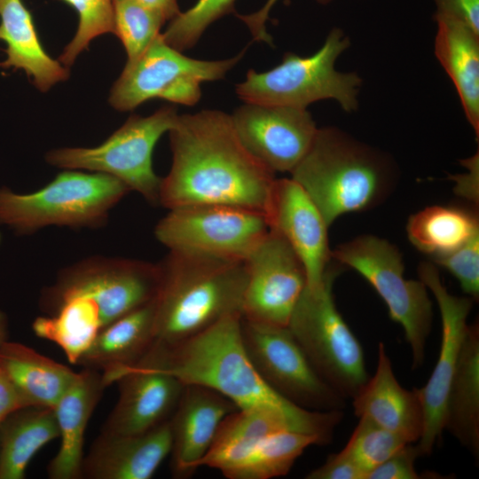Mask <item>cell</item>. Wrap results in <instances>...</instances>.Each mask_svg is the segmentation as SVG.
I'll return each mask as SVG.
<instances>
[{
    "instance_id": "cell-1",
    "label": "cell",
    "mask_w": 479,
    "mask_h": 479,
    "mask_svg": "<svg viewBox=\"0 0 479 479\" xmlns=\"http://www.w3.org/2000/svg\"><path fill=\"white\" fill-rule=\"evenodd\" d=\"M169 134L172 164L161 177L159 205H228L265 216L275 173L245 148L231 115L219 110L178 115Z\"/></svg>"
},
{
    "instance_id": "cell-2",
    "label": "cell",
    "mask_w": 479,
    "mask_h": 479,
    "mask_svg": "<svg viewBox=\"0 0 479 479\" xmlns=\"http://www.w3.org/2000/svg\"><path fill=\"white\" fill-rule=\"evenodd\" d=\"M241 314L227 316L201 333L170 347L153 343L151 356L157 365L185 384L210 388L239 409L271 412L286 418L298 432L328 444L342 411L302 408L272 390L261 378L244 349Z\"/></svg>"
},
{
    "instance_id": "cell-3",
    "label": "cell",
    "mask_w": 479,
    "mask_h": 479,
    "mask_svg": "<svg viewBox=\"0 0 479 479\" xmlns=\"http://www.w3.org/2000/svg\"><path fill=\"white\" fill-rule=\"evenodd\" d=\"M158 264L155 343L170 347L227 316L242 315L247 282L244 262L169 250Z\"/></svg>"
},
{
    "instance_id": "cell-4",
    "label": "cell",
    "mask_w": 479,
    "mask_h": 479,
    "mask_svg": "<svg viewBox=\"0 0 479 479\" xmlns=\"http://www.w3.org/2000/svg\"><path fill=\"white\" fill-rule=\"evenodd\" d=\"M291 175L328 226L342 215L380 204L394 183L389 161L335 128L318 130L310 148Z\"/></svg>"
},
{
    "instance_id": "cell-5",
    "label": "cell",
    "mask_w": 479,
    "mask_h": 479,
    "mask_svg": "<svg viewBox=\"0 0 479 479\" xmlns=\"http://www.w3.org/2000/svg\"><path fill=\"white\" fill-rule=\"evenodd\" d=\"M130 192L114 177L67 169L30 193L0 187V225L18 235L49 226L97 228L105 224L110 210Z\"/></svg>"
},
{
    "instance_id": "cell-6",
    "label": "cell",
    "mask_w": 479,
    "mask_h": 479,
    "mask_svg": "<svg viewBox=\"0 0 479 479\" xmlns=\"http://www.w3.org/2000/svg\"><path fill=\"white\" fill-rule=\"evenodd\" d=\"M338 274L332 261L320 284L306 286L287 327L319 376L343 398L352 399L369 376L363 348L334 302Z\"/></svg>"
},
{
    "instance_id": "cell-7",
    "label": "cell",
    "mask_w": 479,
    "mask_h": 479,
    "mask_svg": "<svg viewBox=\"0 0 479 479\" xmlns=\"http://www.w3.org/2000/svg\"><path fill=\"white\" fill-rule=\"evenodd\" d=\"M349 40L334 28L314 54L301 57L287 52L281 63L258 73L250 69L236 92L246 103L306 108L321 99H334L346 112L356 111L362 83L355 73L335 69L337 58L349 47Z\"/></svg>"
},
{
    "instance_id": "cell-8",
    "label": "cell",
    "mask_w": 479,
    "mask_h": 479,
    "mask_svg": "<svg viewBox=\"0 0 479 479\" xmlns=\"http://www.w3.org/2000/svg\"><path fill=\"white\" fill-rule=\"evenodd\" d=\"M159 287L158 263L92 256L62 269L43 292L40 305L49 315L66 301L84 300L96 310L102 329L153 301Z\"/></svg>"
},
{
    "instance_id": "cell-9",
    "label": "cell",
    "mask_w": 479,
    "mask_h": 479,
    "mask_svg": "<svg viewBox=\"0 0 479 479\" xmlns=\"http://www.w3.org/2000/svg\"><path fill=\"white\" fill-rule=\"evenodd\" d=\"M332 258L357 271L373 286L386 303L391 319L404 330L412 368L420 367L432 327V302L420 279L404 278L398 248L377 236L361 235L337 247Z\"/></svg>"
},
{
    "instance_id": "cell-10",
    "label": "cell",
    "mask_w": 479,
    "mask_h": 479,
    "mask_svg": "<svg viewBox=\"0 0 479 479\" xmlns=\"http://www.w3.org/2000/svg\"><path fill=\"white\" fill-rule=\"evenodd\" d=\"M174 106L153 114L131 115L104 143L95 147H63L46 153V161L64 169H86L114 177L153 205L159 204L161 177L153 168V152L161 137L175 125Z\"/></svg>"
},
{
    "instance_id": "cell-11",
    "label": "cell",
    "mask_w": 479,
    "mask_h": 479,
    "mask_svg": "<svg viewBox=\"0 0 479 479\" xmlns=\"http://www.w3.org/2000/svg\"><path fill=\"white\" fill-rule=\"evenodd\" d=\"M245 50L227 59H196L169 45L160 33L137 59L126 63L111 89L109 103L118 111L132 110L153 98L193 106L201 97V83L224 78Z\"/></svg>"
},
{
    "instance_id": "cell-12",
    "label": "cell",
    "mask_w": 479,
    "mask_h": 479,
    "mask_svg": "<svg viewBox=\"0 0 479 479\" xmlns=\"http://www.w3.org/2000/svg\"><path fill=\"white\" fill-rule=\"evenodd\" d=\"M240 334L251 363L277 394L312 411L345 407V398L319 376L287 326L250 321L241 316Z\"/></svg>"
},
{
    "instance_id": "cell-13",
    "label": "cell",
    "mask_w": 479,
    "mask_h": 479,
    "mask_svg": "<svg viewBox=\"0 0 479 479\" xmlns=\"http://www.w3.org/2000/svg\"><path fill=\"white\" fill-rule=\"evenodd\" d=\"M263 214L244 208L200 204L169 209L154 235L169 250L244 262L269 232Z\"/></svg>"
},
{
    "instance_id": "cell-14",
    "label": "cell",
    "mask_w": 479,
    "mask_h": 479,
    "mask_svg": "<svg viewBox=\"0 0 479 479\" xmlns=\"http://www.w3.org/2000/svg\"><path fill=\"white\" fill-rule=\"evenodd\" d=\"M244 263L242 318L287 326L307 286L301 259L280 235L270 230Z\"/></svg>"
},
{
    "instance_id": "cell-15",
    "label": "cell",
    "mask_w": 479,
    "mask_h": 479,
    "mask_svg": "<svg viewBox=\"0 0 479 479\" xmlns=\"http://www.w3.org/2000/svg\"><path fill=\"white\" fill-rule=\"evenodd\" d=\"M420 279L436 301L442 322L440 351L436 364L426 383L418 392L423 407V432L417 442L421 456L431 454L442 437L444 410L449 388L467 333V319L474 299L452 294L442 282L436 266L421 263L418 268Z\"/></svg>"
},
{
    "instance_id": "cell-16",
    "label": "cell",
    "mask_w": 479,
    "mask_h": 479,
    "mask_svg": "<svg viewBox=\"0 0 479 479\" xmlns=\"http://www.w3.org/2000/svg\"><path fill=\"white\" fill-rule=\"evenodd\" d=\"M231 117L245 148L274 173H291L318 130L306 108L246 103Z\"/></svg>"
},
{
    "instance_id": "cell-17",
    "label": "cell",
    "mask_w": 479,
    "mask_h": 479,
    "mask_svg": "<svg viewBox=\"0 0 479 479\" xmlns=\"http://www.w3.org/2000/svg\"><path fill=\"white\" fill-rule=\"evenodd\" d=\"M148 351L136 365L103 374L106 386L119 387L118 401L103 432L140 434L171 417L185 384L160 367Z\"/></svg>"
},
{
    "instance_id": "cell-18",
    "label": "cell",
    "mask_w": 479,
    "mask_h": 479,
    "mask_svg": "<svg viewBox=\"0 0 479 479\" xmlns=\"http://www.w3.org/2000/svg\"><path fill=\"white\" fill-rule=\"evenodd\" d=\"M265 217L270 230L280 235L301 259L307 286L320 284L333 261L329 226L306 192L292 178H276Z\"/></svg>"
},
{
    "instance_id": "cell-19",
    "label": "cell",
    "mask_w": 479,
    "mask_h": 479,
    "mask_svg": "<svg viewBox=\"0 0 479 479\" xmlns=\"http://www.w3.org/2000/svg\"><path fill=\"white\" fill-rule=\"evenodd\" d=\"M239 408L219 392L199 384H185L169 418L171 465L175 475L193 474L210 449L223 420Z\"/></svg>"
},
{
    "instance_id": "cell-20",
    "label": "cell",
    "mask_w": 479,
    "mask_h": 479,
    "mask_svg": "<svg viewBox=\"0 0 479 479\" xmlns=\"http://www.w3.org/2000/svg\"><path fill=\"white\" fill-rule=\"evenodd\" d=\"M169 420L140 434L103 432L95 439L82 465V478L149 479L170 454Z\"/></svg>"
},
{
    "instance_id": "cell-21",
    "label": "cell",
    "mask_w": 479,
    "mask_h": 479,
    "mask_svg": "<svg viewBox=\"0 0 479 479\" xmlns=\"http://www.w3.org/2000/svg\"><path fill=\"white\" fill-rule=\"evenodd\" d=\"M352 406L358 418L370 419L407 443H417L422 435L424 413L418 389L400 385L383 342L378 344L375 373L352 398Z\"/></svg>"
},
{
    "instance_id": "cell-22",
    "label": "cell",
    "mask_w": 479,
    "mask_h": 479,
    "mask_svg": "<svg viewBox=\"0 0 479 479\" xmlns=\"http://www.w3.org/2000/svg\"><path fill=\"white\" fill-rule=\"evenodd\" d=\"M106 387L101 372L83 368L53 407L60 445L47 467L51 479L82 478L85 429Z\"/></svg>"
},
{
    "instance_id": "cell-23",
    "label": "cell",
    "mask_w": 479,
    "mask_h": 479,
    "mask_svg": "<svg viewBox=\"0 0 479 479\" xmlns=\"http://www.w3.org/2000/svg\"><path fill=\"white\" fill-rule=\"evenodd\" d=\"M0 40L6 44L0 68L23 70L41 91L69 76L67 67L44 51L33 16L22 0H0Z\"/></svg>"
},
{
    "instance_id": "cell-24",
    "label": "cell",
    "mask_w": 479,
    "mask_h": 479,
    "mask_svg": "<svg viewBox=\"0 0 479 479\" xmlns=\"http://www.w3.org/2000/svg\"><path fill=\"white\" fill-rule=\"evenodd\" d=\"M155 341V298L102 328L77 365L110 373L136 365Z\"/></svg>"
},
{
    "instance_id": "cell-25",
    "label": "cell",
    "mask_w": 479,
    "mask_h": 479,
    "mask_svg": "<svg viewBox=\"0 0 479 479\" xmlns=\"http://www.w3.org/2000/svg\"><path fill=\"white\" fill-rule=\"evenodd\" d=\"M435 54L452 79L466 117L479 135V34L463 22L436 15Z\"/></svg>"
},
{
    "instance_id": "cell-26",
    "label": "cell",
    "mask_w": 479,
    "mask_h": 479,
    "mask_svg": "<svg viewBox=\"0 0 479 479\" xmlns=\"http://www.w3.org/2000/svg\"><path fill=\"white\" fill-rule=\"evenodd\" d=\"M444 429L479 455V326H468L447 394Z\"/></svg>"
},
{
    "instance_id": "cell-27",
    "label": "cell",
    "mask_w": 479,
    "mask_h": 479,
    "mask_svg": "<svg viewBox=\"0 0 479 479\" xmlns=\"http://www.w3.org/2000/svg\"><path fill=\"white\" fill-rule=\"evenodd\" d=\"M0 368L27 406L52 409L77 376L69 367L11 341L0 349Z\"/></svg>"
},
{
    "instance_id": "cell-28",
    "label": "cell",
    "mask_w": 479,
    "mask_h": 479,
    "mask_svg": "<svg viewBox=\"0 0 479 479\" xmlns=\"http://www.w3.org/2000/svg\"><path fill=\"white\" fill-rule=\"evenodd\" d=\"M59 436L52 408L29 405L11 413L0 424V479H24L37 452Z\"/></svg>"
},
{
    "instance_id": "cell-29",
    "label": "cell",
    "mask_w": 479,
    "mask_h": 479,
    "mask_svg": "<svg viewBox=\"0 0 479 479\" xmlns=\"http://www.w3.org/2000/svg\"><path fill=\"white\" fill-rule=\"evenodd\" d=\"M295 431L283 416L257 409H238L221 422L200 467L216 468L224 475L238 466L266 436Z\"/></svg>"
},
{
    "instance_id": "cell-30",
    "label": "cell",
    "mask_w": 479,
    "mask_h": 479,
    "mask_svg": "<svg viewBox=\"0 0 479 479\" xmlns=\"http://www.w3.org/2000/svg\"><path fill=\"white\" fill-rule=\"evenodd\" d=\"M411 243L432 259L447 255L479 233L473 212L456 207L431 206L412 215L406 225Z\"/></svg>"
},
{
    "instance_id": "cell-31",
    "label": "cell",
    "mask_w": 479,
    "mask_h": 479,
    "mask_svg": "<svg viewBox=\"0 0 479 479\" xmlns=\"http://www.w3.org/2000/svg\"><path fill=\"white\" fill-rule=\"evenodd\" d=\"M32 329L38 337L59 345L68 361L77 365L101 330V325L90 304L82 299H71L61 303L52 313L36 318Z\"/></svg>"
},
{
    "instance_id": "cell-32",
    "label": "cell",
    "mask_w": 479,
    "mask_h": 479,
    "mask_svg": "<svg viewBox=\"0 0 479 479\" xmlns=\"http://www.w3.org/2000/svg\"><path fill=\"white\" fill-rule=\"evenodd\" d=\"M313 444H323L318 436L302 432L272 433L263 437L224 476L230 479H271L286 475L295 460Z\"/></svg>"
},
{
    "instance_id": "cell-33",
    "label": "cell",
    "mask_w": 479,
    "mask_h": 479,
    "mask_svg": "<svg viewBox=\"0 0 479 479\" xmlns=\"http://www.w3.org/2000/svg\"><path fill=\"white\" fill-rule=\"evenodd\" d=\"M114 34L122 42L127 62L137 59L161 33L166 20L136 0H113Z\"/></svg>"
},
{
    "instance_id": "cell-34",
    "label": "cell",
    "mask_w": 479,
    "mask_h": 479,
    "mask_svg": "<svg viewBox=\"0 0 479 479\" xmlns=\"http://www.w3.org/2000/svg\"><path fill=\"white\" fill-rule=\"evenodd\" d=\"M407 443L368 418L361 417L349 440L342 450L367 474Z\"/></svg>"
},
{
    "instance_id": "cell-35",
    "label": "cell",
    "mask_w": 479,
    "mask_h": 479,
    "mask_svg": "<svg viewBox=\"0 0 479 479\" xmlns=\"http://www.w3.org/2000/svg\"><path fill=\"white\" fill-rule=\"evenodd\" d=\"M235 0H198L193 6L170 20L165 42L179 51L194 46L206 28L216 20L234 12Z\"/></svg>"
},
{
    "instance_id": "cell-36",
    "label": "cell",
    "mask_w": 479,
    "mask_h": 479,
    "mask_svg": "<svg viewBox=\"0 0 479 479\" xmlns=\"http://www.w3.org/2000/svg\"><path fill=\"white\" fill-rule=\"evenodd\" d=\"M73 7L78 13L76 33L65 47L59 61L70 67L96 37L114 33L113 0H61Z\"/></svg>"
},
{
    "instance_id": "cell-37",
    "label": "cell",
    "mask_w": 479,
    "mask_h": 479,
    "mask_svg": "<svg viewBox=\"0 0 479 479\" xmlns=\"http://www.w3.org/2000/svg\"><path fill=\"white\" fill-rule=\"evenodd\" d=\"M449 271L459 281L463 292L474 300L479 296V233L451 254L432 259Z\"/></svg>"
},
{
    "instance_id": "cell-38",
    "label": "cell",
    "mask_w": 479,
    "mask_h": 479,
    "mask_svg": "<svg viewBox=\"0 0 479 479\" xmlns=\"http://www.w3.org/2000/svg\"><path fill=\"white\" fill-rule=\"evenodd\" d=\"M421 456L419 447L409 443L393 453L381 464L372 469L366 479H420L415 460Z\"/></svg>"
},
{
    "instance_id": "cell-39",
    "label": "cell",
    "mask_w": 479,
    "mask_h": 479,
    "mask_svg": "<svg viewBox=\"0 0 479 479\" xmlns=\"http://www.w3.org/2000/svg\"><path fill=\"white\" fill-rule=\"evenodd\" d=\"M307 479H365V473L342 451L331 454Z\"/></svg>"
},
{
    "instance_id": "cell-40",
    "label": "cell",
    "mask_w": 479,
    "mask_h": 479,
    "mask_svg": "<svg viewBox=\"0 0 479 479\" xmlns=\"http://www.w3.org/2000/svg\"><path fill=\"white\" fill-rule=\"evenodd\" d=\"M436 15L456 19L479 34V0H434Z\"/></svg>"
},
{
    "instance_id": "cell-41",
    "label": "cell",
    "mask_w": 479,
    "mask_h": 479,
    "mask_svg": "<svg viewBox=\"0 0 479 479\" xmlns=\"http://www.w3.org/2000/svg\"><path fill=\"white\" fill-rule=\"evenodd\" d=\"M278 0H267L263 6L254 13L247 15H237L249 28L254 40L264 42L272 45V38L266 30V21L269 14ZM333 0H317L318 4H327Z\"/></svg>"
},
{
    "instance_id": "cell-42",
    "label": "cell",
    "mask_w": 479,
    "mask_h": 479,
    "mask_svg": "<svg viewBox=\"0 0 479 479\" xmlns=\"http://www.w3.org/2000/svg\"><path fill=\"white\" fill-rule=\"evenodd\" d=\"M27 406L16 388L0 368V424L16 410Z\"/></svg>"
},
{
    "instance_id": "cell-43",
    "label": "cell",
    "mask_w": 479,
    "mask_h": 479,
    "mask_svg": "<svg viewBox=\"0 0 479 479\" xmlns=\"http://www.w3.org/2000/svg\"><path fill=\"white\" fill-rule=\"evenodd\" d=\"M146 7L159 12L166 20H171L181 12L177 0H136Z\"/></svg>"
},
{
    "instance_id": "cell-44",
    "label": "cell",
    "mask_w": 479,
    "mask_h": 479,
    "mask_svg": "<svg viewBox=\"0 0 479 479\" xmlns=\"http://www.w3.org/2000/svg\"><path fill=\"white\" fill-rule=\"evenodd\" d=\"M6 341H8V318L0 310V349Z\"/></svg>"
}]
</instances>
